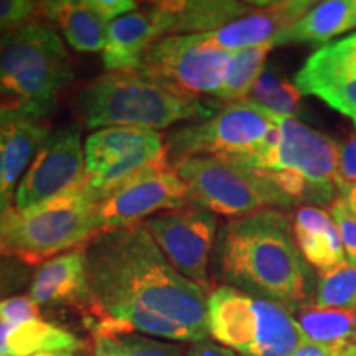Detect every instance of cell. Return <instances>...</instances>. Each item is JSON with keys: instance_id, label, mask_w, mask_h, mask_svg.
Returning a JSON list of instances; mask_svg holds the SVG:
<instances>
[{"instance_id": "1", "label": "cell", "mask_w": 356, "mask_h": 356, "mask_svg": "<svg viewBox=\"0 0 356 356\" xmlns=\"http://www.w3.org/2000/svg\"><path fill=\"white\" fill-rule=\"evenodd\" d=\"M95 338L134 332L173 341H204L207 291L173 269L142 225L111 229L86 244Z\"/></svg>"}, {"instance_id": "2", "label": "cell", "mask_w": 356, "mask_h": 356, "mask_svg": "<svg viewBox=\"0 0 356 356\" xmlns=\"http://www.w3.org/2000/svg\"><path fill=\"white\" fill-rule=\"evenodd\" d=\"M216 252L231 287L289 310L309 302L314 274L286 211L266 208L234 218L221 229Z\"/></svg>"}, {"instance_id": "3", "label": "cell", "mask_w": 356, "mask_h": 356, "mask_svg": "<svg viewBox=\"0 0 356 356\" xmlns=\"http://www.w3.org/2000/svg\"><path fill=\"white\" fill-rule=\"evenodd\" d=\"M70 53L51 26L30 24L0 37V124L42 122L73 81Z\"/></svg>"}, {"instance_id": "4", "label": "cell", "mask_w": 356, "mask_h": 356, "mask_svg": "<svg viewBox=\"0 0 356 356\" xmlns=\"http://www.w3.org/2000/svg\"><path fill=\"white\" fill-rule=\"evenodd\" d=\"M74 109L89 129L108 126L159 131L177 122L203 121L215 114L202 99L180 95L137 70L101 74L78 92Z\"/></svg>"}, {"instance_id": "5", "label": "cell", "mask_w": 356, "mask_h": 356, "mask_svg": "<svg viewBox=\"0 0 356 356\" xmlns=\"http://www.w3.org/2000/svg\"><path fill=\"white\" fill-rule=\"evenodd\" d=\"M101 233L96 202L81 181L30 210L8 208L0 216V256L37 266L71 249L84 248Z\"/></svg>"}, {"instance_id": "6", "label": "cell", "mask_w": 356, "mask_h": 356, "mask_svg": "<svg viewBox=\"0 0 356 356\" xmlns=\"http://www.w3.org/2000/svg\"><path fill=\"white\" fill-rule=\"evenodd\" d=\"M208 332L243 356H292L304 340L287 307L231 286L208 296Z\"/></svg>"}, {"instance_id": "7", "label": "cell", "mask_w": 356, "mask_h": 356, "mask_svg": "<svg viewBox=\"0 0 356 356\" xmlns=\"http://www.w3.org/2000/svg\"><path fill=\"white\" fill-rule=\"evenodd\" d=\"M277 132V115L249 101H238L208 119L175 129L167 136L165 150L173 168L193 157L243 160L269 149Z\"/></svg>"}, {"instance_id": "8", "label": "cell", "mask_w": 356, "mask_h": 356, "mask_svg": "<svg viewBox=\"0 0 356 356\" xmlns=\"http://www.w3.org/2000/svg\"><path fill=\"white\" fill-rule=\"evenodd\" d=\"M193 207L229 218H243L266 208H292L275 185L273 173L220 157H193L175 167Z\"/></svg>"}, {"instance_id": "9", "label": "cell", "mask_w": 356, "mask_h": 356, "mask_svg": "<svg viewBox=\"0 0 356 356\" xmlns=\"http://www.w3.org/2000/svg\"><path fill=\"white\" fill-rule=\"evenodd\" d=\"M229 60L231 53L218 48L207 33L167 35L147 48L137 71L180 95L200 99L216 95Z\"/></svg>"}, {"instance_id": "10", "label": "cell", "mask_w": 356, "mask_h": 356, "mask_svg": "<svg viewBox=\"0 0 356 356\" xmlns=\"http://www.w3.org/2000/svg\"><path fill=\"white\" fill-rule=\"evenodd\" d=\"M186 207H193L188 188L167 159L96 203V215L101 231L106 233L140 225L157 213Z\"/></svg>"}, {"instance_id": "11", "label": "cell", "mask_w": 356, "mask_h": 356, "mask_svg": "<svg viewBox=\"0 0 356 356\" xmlns=\"http://www.w3.org/2000/svg\"><path fill=\"white\" fill-rule=\"evenodd\" d=\"M140 225L173 269L207 291L208 262L218 233L215 213L200 207H186L160 213Z\"/></svg>"}, {"instance_id": "12", "label": "cell", "mask_w": 356, "mask_h": 356, "mask_svg": "<svg viewBox=\"0 0 356 356\" xmlns=\"http://www.w3.org/2000/svg\"><path fill=\"white\" fill-rule=\"evenodd\" d=\"M277 139L254 157L234 160L267 172H292L312 185L337 188V140L305 126L296 118H279Z\"/></svg>"}, {"instance_id": "13", "label": "cell", "mask_w": 356, "mask_h": 356, "mask_svg": "<svg viewBox=\"0 0 356 356\" xmlns=\"http://www.w3.org/2000/svg\"><path fill=\"white\" fill-rule=\"evenodd\" d=\"M86 173L81 134L76 127L51 131L40 145L15 191V208L30 210L73 190Z\"/></svg>"}, {"instance_id": "14", "label": "cell", "mask_w": 356, "mask_h": 356, "mask_svg": "<svg viewBox=\"0 0 356 356\" xmlns=\"http://www.w3.org/2000/svg\"><path fill=\"white\" fill-rule=\"evenodd\" d=\"M293 84L302 95L318 97L356 126V33L312 53Z\"/></svg>"}, {"instance_id": "15", "label": "cell", "mask_w": 356, "mask_h": 356, "mask_svg": "<svg viewBox=\"0 0 356 356\" xmlns=\"http://www.w3.org/2000/svg\"><path fill=\"white\" fill-rule=\"evenodd\" d=\"M315 2L309 0H282V2H254V8L233 24L207 33L208 38L225 51L275 44L280 35L300 20Z\"/></svg>"}, {"instance_id": "16", "label": "cell", "mask_w": 356, "mask_h": 356, "mask_svg": "<svg viewBox=\"0 0 356 356\" xmlns=\"http://www.w3.org/2000/svg\"><path fill=\"white\" fill-rule=\"evenodd\" d=\"M30 297L42 305H68L88 315L92 297L88 279L86 246L42 262L35 270Z\"/></svg>"}, {"instance_id": "17", "label": "cell", "mask_w": 356, "mask_h": 356, "mask_svg": "<svg viewBox=\"0 0 356 356\" xmlns=\"http://www.w3.org/2000/svg\"><path fill=\"white\" fill-rule=\"evenodd\" d=\"M165 33H210L233 24L254 8V2L236 0H177L149 6Z\"/></svg>"}, {"instance_id": "18", "label": "cell", "mask_w": 356, "mask_h": 356, "mask_svg": "<svg viewBox=\"0 0 356 356\" xmlns=\"http://www.w3.org/2000/svg\"><path fill=\"white\" fill-rule=\"evenodd\" d=\"M55 25L71 48L83 53L104 50L111 22L96 0H48L38 2V24Z\"/></svg>"}, {"instance_id": "19", "label": "cell", "mask_w": 356, "mask_h": 356, "mask_svg": "<svg viewBox=\"0 0 356 356\" xmlns=\"http://www.w3.org/2000/svg\"><path fill=\"white\" fill-rule=\"evenodd\" d=\"M160 38H163L162 32L150 7L119 17L109 25L108 42L102 50L104 68L109 73L137 70L147 48Z\"/></svg>"}, {"instance_id": "20", "label": "cell", "mask_w": 356, "mask_h": 356, "mask_svg": "<svg viewBox=\"0 0 356 356\" xmlns=\"http://www.w3.org/2000/svg\"><path fill=\"white\" fill-rule=\"evenodd\" d=\"M292 229L302 256L318 275L346 261L340 233L332 215L318 207H299L293 213Z\"/></svg>"}, {"instance_id": "21", "label": "cell", "mask_w": 356, "mask_h": 356, "mask_svg": "<svg viewBox=\"0 0 356 356\" xmlns=\"http://www.w3.org/2000/svg\"><path fill=\"white\" fill-rule=\"evenodd\" d=\"M150 145H163L157 131L139 127H104L96 131L84 144L86 177H95L122 162L129 155Z\"/></svg>"}, {"instance_id": "22", "label": "cell", "mask_w": 356, "mask_h": 356, "mask_svg": "<svg viewBox=\"0 0 356 356\" xmlns=\"http://www.w3.org/2000/svg\"><path fill=\"white\" fill-rule=\"evenodd\" d=\"M355 29V0L318 2L275 40L274 47L291 43L328 44L332 38Z\"/></svg>"}, {"instance_id": "23", "label": "cell", "mask_w": 356, "mask_h": 356, "mask_svg": "<svg viewBox=\"0 0 356 356\" xmlns=\"http://www.w3.org/2000/svg\"><path fill=\"white\" fill-rule=\"evenodd\" d=\"M81 346L83 341L76 335L42 318L20 325L0 323V356L76 351Z\"/></svg>"}, {"instance_id": "24", "label": "cell", "mask_w": 356, "mask_h": 356, "mask_svg": "<svg viewBox=\"0 0 356 356\" xmlns=\"http://www.w3.org/2000/svg\"><path fill=\"white\" fill-rule=\"evenodd\" d=\"M51 131L43 122H3L0 124L3 185L6 193L13 197L22 173L26 172L37 155L40 145Z\"/></svg>"}, {"instance_id": "25", "label": "cell", "mask_w": 356, "mask_h": 356, "mask_svg": "<svg viewBox=\"0 0 356 356\" xmlns=\"http://www.w3.org/2000/svg\"><path fill=\"white\" fill-rule=\"evenodd\" d=\"M305 340L315 343H356V310L330 309L307 302L291 309Z\"/></svg>"}, {"instance_id": "26", "label": "cell", "mask_w": 356, "mask_h": 356, "mask_svg": "<svg viewBox=\"0 0 356 356\" xmlns=\"http://www.w3.org/2000/svg\"><path fill=\"white\" fill-rule=\"evenodd\" d=\"M273 48V44H262V47L231 53L225 81L215 95L216 99L228 102V104L246 99L257 79L264 73L266 58Z\"/></svg>"}, {"instance_id": "27", "label": "cell", "mask_w": 356, "mask_h": 356, "mask_svg": "<svg viewBox=\"0 0 356 356\" xmlns=\"http://www.w3.org/2000/svg\"><path fill=\"white\" fill-rule=\"evenodd\" d=\"M314 304L356 310V266L345 261L335 269L318 275Z\"/></svg>"}, {"instance_id": "28", "label": "cell", "mask_w": 356, "mask_h": 356, "mask_svg": "<svg viewBox=\"0 0 356 356\" xmlns=\"http://www.w3.org/2000/svg\"><path fill=\"white\" fill-rule=\"evenodd\" d=\"M109 340H113L119 356H185L180 346L150 340V338L134 335V333L109 338Z\"/></svg>"}, {"instance_id": "29", "label": "cell", "mask_w": 356, "mask_h": 356, "mask_svg": "<svg viewBox=\"0 0 356 356\" xmlns=\"http://www.w3.org/2000/svg\"><path fill=\"white\" fill-rule=\"evenodd\" d=\"M30 24H38V2L0 0V37Z\"/></svg>"}, {"instance_id": "30", "label": "cell", "mask_w": 356, "mask_h": 356, "mask_svg": "<svg viewBox=\"0 0 356 356\" xmlns=\"http://www.w3.org/2000/svg\"><path fill=\"white\" fill-rule=\"evenodd\" d=\"M300 99L302 92L297 89L296 84L284 79L274 92H270L256 106H259V108L273 115H279V118H293L297 109H299Z\"/></svg>"}, {"instance_id": "31", "label": "cell", "mask_w": 356, "mask_h": 356, "mask_svg": "<svg viewBox=\"0 0 356 356\" xmlns=\"http://www.w3.org/2000/svg\"><path fill=\"white\" fill-rule=\"evenodd\" d=\"M337 175L335 185L338 195L356 185V132L346 136L343 140H337Z\"/></svg>"}, {"instance_id": "32", "label": "cell", "mask_w": 356, "mask_h": 356, "mask_svg": "<svg viewBox=\"0 0 356 356\" xmlns=\"http://www.w3.org/2000/svg\"><path fill=\"white\" fill-rule=\"evenodd\" d=\"M330 215L340 233L346 261L356 266V215L340 197L330 204Z\"/></svg>"}, {"instance_id": "33", "label": "cell", "mask_w": 356, "mask_h": 356, "mask_svg": "<svg viewBox=\"0 0 356 356\" xmlns=\"http://www.w3.org/2000/svg\"><path fill=\"white\" fill-rule=\"evenodd\" d=\"M40 305L30 296H13L0 300V323L20 325L40 318Z\"/></svg>"}, {"instance_id": "34", "label": "cell", "mask_w": 356, "mask_h": 356, "mask_svg": "<svg viewBox=\"0 0 356 356\" xmlns=\"http://www.w3.org/2000/svg\"><path fill=\"white\" fill-rule=\"evenodd\" d=\"M356 343H315L302 340L292 356H353Z\"/></svg>"}, {"instance_id": "35", "label": "cell", "mask_w": 356, "mask_h": 356, "mask_svg": "<svg viewBox=\"0 0 356 356\" xmlns=\"http://www.w3.org/2000/svg\"><path fill=\"white\" fill-rule=\"evenodd\" d=\"M188 356H239L236 351L211 341H198L191 346Z\"/></svg>"}, {"instance_id": "36", "label": "cell", "mask_w": 356, "mask_h": 356, "mask_svg": "<svg viewBox=\"0 0 356 356\" xmlns=\"http://www.w3.org/2000/svg\"><path fill=\"white\" fill-rule=\"evenodd\" d=\"M92 356H119V353L115 350L113 340H109V338H97Z\"/></svg>"}, {"instance_id": "37", "label": "cell", "mask_w": 356, "mask_h": 356, "mask_svg": "<svg viewBox=\"0 0 356 356\" xmlns=\"http://www.w3.org/2000/svg\"><path fill=\"white\" fill-rule=\"evenodd\" d=\"M12 208V198L6 193V185H3V167H2V149H0V216Z\"/></svg>"}, {"instance_id": "38", "label": "cell", "mask_w": 356, "mask_h": 356, "mask_svg": "<svg viewBox=\"0 0 356 356\" xmlns=\"http://www.w3.org/2000/svg\"><path fill=\"white\" fill-rule=\"evenodd\" d=\"M343 202L346 203V207L350 208L351 213H355L356 215V185L355 186H350V188H346L343 193L338 195Z\"/></svg>"}, {"instance_id": "39", "label": "cell", "mask_w": 356, "mask_h": 356, "mask_svg": "<svg viewBox=\"0 0 356 356\" xmlns=\"http://www.w3.org/2000/svg\"><path fill=\"white\" fill-rule=\"evenodd\" d=\"M30 356H74L73 351H56V353H38Z\"/></svg>"}, {"instance_id": "40", "label": "cell", "mask_w": 356, "mask_h": 356, "mask_svg": "<svg viewBox=\"0 0 356 356\" xmlns=\"http://www.w3.org/2000/svg\"><path fill=\"white\" fill-rule=\"evenodd\" d=\"M355 29H356V0H355Z\"/></svg>"}, {"instance_id": "41", "label": "cell", "mask_w": 356, "mask_h": 356, "mask_svg": "<svg viewBox=\"0 0 356 356\" xmlns=\"http://www.w3.org/2000/svg\"><path fill=\"white\" fill-rule=\"evenodd\" d=\"M353 356H356V345H355V350H353Z\"/></svg>"}]
</instances>
